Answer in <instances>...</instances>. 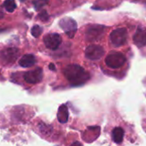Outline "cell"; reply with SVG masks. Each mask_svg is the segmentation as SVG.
Masks as SVG:
<instances>
[{"instance_id":"5bb4252c","label":"cell","mask_w":146,"mask_h":146,"mask_svg":"<svg viewBox=\"0 0 146 146\" xmlns=\"http://www.w3.org/2000/svg\"><path fill=\"white\" fill-rule=\"evenodd\" d=\"M3 6L5 8V9L8 12H13L15 9H16V3L15 2V0H5Z\"/></svg>"},{"instance_id":"8fae6325","label":"cell","mask_w":146,"mask_h":146,"mask_svg":"<svg viewBox=\"0 0 146 146\" xmlns=\"http://www.w3.org/2000/svg\"><path fill=\"white\" fill-rule=\"evenodd\" d=\"M36 62V57L33 54H26L22 56L19 60V64L22 68H29L34 65Z\"/></svg>"},{"instance_id":"52a82bcc","label":"cell","mask_w":146,"mask_h":146,"mask_svg":"<svg viewBox=\"0 0 146 146\" xmlns=\"http://www.w3.org/2000/svg\"><path fill=\"white\" fill-rule=\"evenodd\" d=\"M104 49L97 44H90L85 50V56L89 60H99L104 56Z\"/></svg>"},{"instance_id":"ba28073f","label":"cell","mask_w":146,"mask_h":146,"mask_svg":"<svg viewBox=\"0 0 146 146\" xmlns=\"http://www.w3.org/2000/svg\"><path fill=\"white\" fill-rule=\"evenodd\" d=\"M43 42L46 48L52 50H55L59 47L62 42V38L60 35L58 33H49L45 35L43 38Z\"/></svg>"},{"instance_id":"8992f818","label":"cell","mask_w":146,"mask_h":146,"mask_svg":"<svg viewBox=\"0 0 146 146\" xmlns=\"http://www.w3.org/2000/svg\"><path fill=\"white\" fill-rule=\"evenodd\" d=\"M23 79L28 84L40 83L43 79V70L40 68H36L35 69L28 71L23 74Z\"/></svg>"},{"instance_id":"5b68a950","label":"cell","mask_w":146,"mask_h":146,"mask_svg":"<svg viewBox=\"0 0 146 146\" xmlns=\"http://www.w3.org/2000/svg\"><path fill=\"white\" fill-rule=\"evenodd\" d=\"M19 50L16 48H8L0 51V62L3 65H11L19 56Z\"/></svg>"},{"instance_id":"30bf717a","label":"cell","mask_w":146,"mask_h":146,"mask_svg":"<svg viewBox=\"0 0 146 146\" xmlns=\"http://www.w3.org/2000/svg\"><path fill=\"white\" fill-rule=\"evenodd\" d=\"M133 42L138 47H144L146 45V27H139L137 28L133 36Z\"/></svg>"},{"instance_id":"4fadbf2b","label":"cell","mask_w":146,"mask_h":146,"mask_svg":"<svg viewBox=\"0 0 146 146\" xmlns=\"http://www.w3.org/2000/svg\"><path fill=\"white\" fill-rule=\"evenodd\" d=\"M124 134H125L124 130L121 127H115L112 133V138H113L114 142L116 144H120L123 141Z\"/></svg>"},{"instance_id":"e0dca14e","label":"cell","mask_w":146,"mask_h":146,"mask_svg":"<svg viewBox=\"0 0 146 146\" xmlns=\"http://www.w3.org/2000/svg\"><path fill=\"white\" fill-rule=\"evenodd\" d=\"M39 18H40V20H41L42 21H46L49 19V15H47L46 11L43 10L41 13L39 14Z\"/></svg>"},{"instance_id":"9a60e30c","label":"cell","mask_w":146,"mask_h":146,"mask_svg":"<svg viewBox=\"0 0 146 146\" xmlns=\"http://www.w3.org/2000/svg\"><path fill=\"white\" fill-rule=\"evenodd\" d=\"M33 3H34V6L35 9L40 10L43 7H45L46 5L48 4L49 0H34Z\"/></svg>"},{"instance_id":"277c9868","label":"cell","mask_w":146,"mask_h":146,"mask_svg":"<svg viewBox=\"0 0 146 146\" xmlns=\"http://www.w3.org/2000/svg\"><path fill=\"white\" fill-rule=\"evenodd\" d=\"M109 38L114 47H120L127 41V31L126 28H117L110 33Z\"/></svg>"},{"instance_id":"2e32d148","label":"cell","mask_w":146,"mask_h":146,"mask_svg":"<svg viewBox=\"0 0 146 146\" xmlns=\"http://www.w3.org/2000/svg\"><path fill=\"white\" fill-rule=\"evenodd\" d=\"M42 27H40L39 25H35L32 27L31 29V34L34 37V38H39L41 33H42Z\"/></svg>"},{"instance_id":"d6986e66","label":"cell","mask_w":146,"mask_h":146,"mask_svg":"<svg viewBox=\"0 0 146 146\" xmlns=\"http://www.w3.org/2000/svg\"><path fill=\"white\" fill-rule=\"evenodd\" d=\"M3 15H4V14H3V12L0 9V19H2L3 17Z\"/></svg>"},{"instance_id":"9c48e42d","label":"cell","mask_w":146,"mask_h":146,"mask_svg":"<svg viewBox=\"0 0 146 146\" xmlns=\"http://www.w3.org/2000/svg\"><path fill=\"white\" fill-rule=\"evenodd\" d=\"M105 32V27L99 25L90 26L86 31V38L89 41H96L99 39Z\"/></svg>"},{"instance_id":"3957f363","label":"cell","mask_w":146,"mask_h":146,"mask_svg":"<svg viewBox=\"0 0 146 146\" xmlns=\"http://www.w3.org/2000/svg\"><path fill=\"white\" fill-rule=\"evenodd\" d=\"M59 27L64 30V32L69 38H74L77 30V24L74 19L68 16L64 17L59 21Z\"/></svg>"},{"instance_id":"7c38bea8","label":"cell","mask_w":146,"mask_h":146,"mask_svg":"<svg viewBox=\"0 0 146 146\" xmlns=\"http://www.w3.org/2000/svg\"><path fill=\"white\" fill-rule=\"evenodd\" d=\"M57 117H58V121L60 123H66L68 121L69 112H68L67 106L65 104H62L59 107L58 114H57Z\"/></svg>"},{"instance_id":"7a4b0ae2","label":"cell","mask_w":146,"mask_h":146,"mask_svg":"<svg viewBox=\"0 0 146 146\" xmlns=\"http://www.w3.org/2000/svg\"><path fill=\"white\" fill-rule=\"evenodd\" d=\"M126 62V58L121 52H112L107 56L105 62L107 66L113 69H117L121 68Z\"/></svg>"},{"instance_id":"6da1fadb","label":"cell","mask_w":146,"mask_h":146,"mask_svg":"<svg viewBox=\"0 0 146 146\" xmlns=\"http://www.w3.org/2000/svg\"><path fill=\"white\" fill-rule=\"evenodd\" d=\"M64 75L72 86H81L89 79V74L78 64H70L64 69Z\"/></svg>"},{"instance_id":"ac0fdd59","label":"cell","mask_w":146,"mask_h":146,"mask_svg":"<svg viewBox=\"0 0 146 146\" xmlns=\"http://www.w3.org/2000/svg\"><path fill=\"white\" fill-rule=\"evenodd\" d=\"M49 68H50L51 70H52V71H54V70H55V67H54V65H53L52 63L49 64Z\"/></svg>"},{"instance_id":"ffe728a7","label":"cell","mask_w":146,"mask_h":146,"mask_svg":"<svg viewBox=\"0 0 146 146\" xmlns=\"http://www.w3.org/2000/svg\"><path fill=\"white\" fill-rule=\"evenodd\" d=\"M20 1H22V2H24L25 0H20Z\"/></svg>"}]
</instances>
